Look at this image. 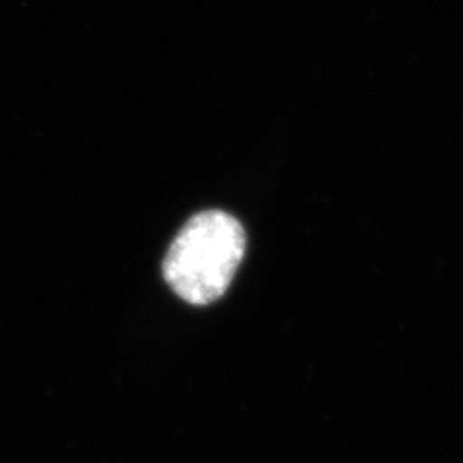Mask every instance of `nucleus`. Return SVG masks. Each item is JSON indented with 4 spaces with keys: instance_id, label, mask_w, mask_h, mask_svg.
I'll return each mask as SVG.
<instances>
[{
    "instance_id": "obj_1",
    "label": "nucleus",
    "mask_w": 463,
    "mask_h": 463,
    "mask_svg": "<svg viewBox=\"0 0 463 463\" xmlns=\"http://www.w3.org/2000/svg\"><path fill=\"white\" fill-rule=\"evenodd\" d=\"M245 232L222 211L195 214L170 243L163 272L168 286L192 306L219 299L241 263Z\"/></svg>"
}]
</instances>
